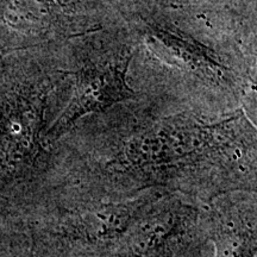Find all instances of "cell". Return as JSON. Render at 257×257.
Masks as SVG:
<instances>
[{"mask_svg":"<svg viewBox=\"0 0 257 257\" xmlns=\"http://www.w3.org/2000/svg\"><path fill=\"white\" fill-rule=\"evenodd\" d=\"M256 133L257 127L242 111L216 123L188 115L167 118L128 141L121 165L155 176L206 161L211 154L232 149Z\"/></svg>","mask_w":257,"mask_h":257,"instance_id":"cell-1","label":"cell"},{"mask_svg":"<svg viewBox=\"0 0 257 257\" xmlns=\"http://www.w3.org/2000/svg\"><path fill=\"white\" fill-rule=\"evenodd\" d=\"M127 62L128 60L123 63L105 64L80 72L72 100L47 135L59 137L85 114L105 110L113 104L133 98L134 93L125 79Z\"/></svg>","mask_w":257,"mask_h":257,"instance_id":"cell-2","label":"cell"},{"mask_svg":"<svg viewBox=\"0 0 257 257\" xmlns=\"http://www.w3.org/2000/svg\"><path fill=\"white\" fill-rule=\"evenodd\" d=\"M42 107L40 100L17 96L6 105L3 112L2 133L9 162L30 161L40 146L42 127Z\"/></svg>","mask_w":257,"mask_h":257,"instance_id":"cell-3","label":"cell"},{"mask_svg":"<svg viewBox=\"0 0 257 257\" xmlns=\"http://www.w3.org/2000/svg\"><path fill=\"white\" fill-rule=\"evenodd\" d=\"M189 208L168 205L144 212L128 230V244L135 255L150 257L166 248L188 220Z\"/></svg>","mask_w":257,"mask_h":257,"instance_id":"cell-4","label":"cell"},{"mask_svg":"<svg viewBox=\"0 0 257 257\" xmlns=\"http://www.w3.org/2000/svg\"><path fill=\"white\" fill-rule=\"evenodd\" d=\"M214 257L257 255V199L246 200L213 236Z\"/></svg>","mask_w":257,"mask_h":257,"instance_id":"cell-5","label":"cell"},{"mask_svg":"<svg viewBox=\"0 0 257 257\" xmlns=\"http://www.w3.org/2000/svg\"><path fill=\"white\" fill-rule=\"evenodd\" d=\"M148 200H135L107 205L95 211L89 218L87 230L96 238L111 239L126 234L144 213Z\"/></svg>","mask_w":257,"mask_h":257,"instance_id":"cell-6","label":"cell"},{"mask_svg":"<svg viewBox=\"0 0 257 257\" xmlns=\"http://www.w3.org/2000/svg\"><path fill=\"white\" fill-rule=\"evenodd\" d=\"M253 113H255L256 119H257V94H256V98L253 99Z\"/></svg>","mask_w":257,"mask_h":257,"instance_id":"cell-7","label":"cell"},{"mask_svg":"<svg viewBox=\"0 0 257 257\" xmlns=\"http://www.w3.org/2000/svg\"><path fill=\"white\" fill-rule=\"evenodd\" d=\"M0 56H2V55H0Z\"/></svg>","mask_w":257,"mask_h":257,"instance_id":"cell-8","label":"cell"}]
</instances>
